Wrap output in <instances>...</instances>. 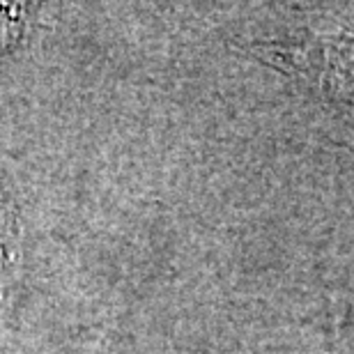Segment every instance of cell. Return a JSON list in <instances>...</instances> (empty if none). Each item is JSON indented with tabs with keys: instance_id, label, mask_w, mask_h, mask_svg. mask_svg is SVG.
<instances>
[{
	"instance_id": "7a4b0ae2",
	"label": "cell",
	"mask_w": 354,
	"mask_h": 354,
	"mask_svg": "<svg viewBox=\"0 0 354 354\" xmlns=\"http://www.w3.org/2000/svg\"><path fill=\"white\" fill-rule=\"evenodd\" d=\"M76 354H104V338H95L86 348H81Z\"/></svg>"
},
{
	"instance_id": "6da1fadb",
	"label": "cell",
	"mask_w": 354,
	"mask_h": 354,
	"mask_svg": "<svg viewBox=\"0 0 354 354\" xmlns=\"http://www.w3.org/2000/svg\"><path fill=\"white\" fill-rule=\"evenodd\" d=\"M21 263V230L7 209H0V297L17 276Z\"/></svg>"
}]
</instances>
